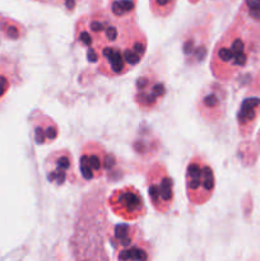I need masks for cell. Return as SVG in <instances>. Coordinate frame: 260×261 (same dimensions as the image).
<instances>
[{"instance_id":"cell-1","label":"cell","mask_w":260,"mask_h":261,"mask_svg":"<svg viewBox=\"0 0 260 261\" xmlns=\"http://www.w3.org/2000/svg\"><path fill=\"white\" fill-rule=\"evenodd\" d=\"M75 41L86 50L87 60L97 64L99 74L109 78L125 75L147 53L145 33L137 27H122L105 17H92L76 25Z\"/></svg>"},{"instance_id":"cell-2","label":"cell","mask_w":260,"mask_h":261,"mask_svg":"<svg viewBox=\"0 0 260 261\" xmlns=\"http://www.w3.org/2000/svg\"><path fill=\"white\" fill-rule=\"evenodd\" d=\"M109 240L117 261L152 260V245L135 224H115L110 231Z\"/></svg>"},{"instance_id":"cell-3","label":"cell","mask_w":260,"mask_h":261,"mask_svg":"<svg viewBox=\"0 0 260 261\" xmlns=\"http://www.w3.org/2000/svg\"><path fill=\"white\" fill-rule=\"evenodd\" d=\"M185 189L193 206L208 203L216 190V175L211 163L201 154L190 158L185 168Z\"/></svg>"},{"instance_id":"cell-4","label":"cell","mask_w":260,"mask_h":261,"mask_svg":"<svg viewBox=\"0 0 260 261\" xmlns=\"http://www.w3.org/2000/svg\"><path fill=\"white\" fill-rule=\"evenodd\" d=\"M246 63V45L239 35L226 33L214 46L211 68L216 78H228L237 68H244Z\"/></svg>"},{"instance_id":"cell-5","label":"cell","mask_w":260,"mask_h":261,"mask_svg":"<svg viewBox=\"0 0 260 261\" xmlns=\"http://www.w3.org/2000/svg\"><path fill=\"white\" fill-rule=\"evenodd\" d=\"M145 186L153 209L157 213L170 212L175 201V181L162 162H154L145 175Z\"/></svg>"},{"instance_id":"cell-6","label":"cell","mask_w":260,"mask_h":261,"mask_svg":"<svg viewBox=\"0 0 260 261\" xmlns=\"http://www.w3.org/2000/svg\"><path fill=\"white\" fill-rule=\"evenodd\" d=\"M116 166V155L107 150L101 143L89 140L82 145L81 155H79V171L83 180L94 181L105 177L112 172Z\"/></svg>"},{"instance_id":"cell-7","label":"cell","mask_w":260,"mask_h":261,"mask_svg":"<svg viewBox=\"0 0 260 261\" xmlns=\"http://www.w3.org/2000/svg\"><path fill=\"white\" fill-rule=\"evenodd\" d=\"M110 211L125 222H135L147 214L144 198L134 185L116 189L107 198Z\"/></svg>"},{"instance_id":"cell-8","label":"cell","mask_w":260,"mask_h":261,"mask_svg":"<svg viewBox=\"0 0 260 261\" xmlns=\"http://www.w3.org/2000/svg\"><path fill=\"white\" fill-rule=\"evenodd\" d=\"M134 103L143 112H150L160 109L167 94V88L162 79L153 70L140 74L135 81Z\"/></svg>"},{"instance_id":"cell-9","label":"cell","mask_w":260,"mask_h":261,"mask_svg":"<svg viewBox=\"0 0 260 261\" xmlns=\"http://www.w3.org/2000/svg\"><path fill=\"white\" fill-rule=\"evenodd\" d=\"M46 180L55 186L76 184L78 175L75 172V163L71 152L66 148L53 150L46 157L43 163Z\"/></svg>"},{"instance_id":"cell-10","label":"cell","mask_w":260,"mask_h":261,"mask_svg":"<svg viewBox=\"0 0 260 261\" xmlns=\"http://www.w3.org/2000/svg\"><path fill=\"white\" fill-rule=\"evenodd\" d=\"M227 91L218 82L205 84L196 98V111L209 124L219 121L226 111Z\"/></svg>"},{"instance_id":"cell-11","label":"cell","mask_w":260,"mask_h":261,"mask_svg":"<svg viewBox=\"0 0 260 261\" xmlns=\"http://www.w3.org/2000/svg\"><path fill=\"white\" fill-rule=\"evenodd\" d=\"M209 37H211V33L203 32V31L201 32L190 31L184 36L183 53L189 64L196 65L205 59L208 54Z\"/></svg>"},{"instance_id":"cell-12","label":"cell","mask_w":260,"mask_h":261,"mask_svg":"<svg viewBox=\"0 0 260 261\" xmlns=\"http://www.w3.org/2000/svg\"><path fill=\"white\" fill-rule=\"evenodd\" d=\"M33 139L38 145H47L58 139L60 130L55 120L43 112H37V117L32 120Z\"/></svg>"},{"instance_id":"cell-13","label":"cell","mask_w":260,"mask_h":261,"mask_svg":"<svg viewBox=\"0 0 260 261\" xmlns=\"http://www.w3.org/2000/svg\"><path fill=\"white\" fill-rule=\"evenodd\" d=\"M161 142L152 129H140L133 142V150L135 154L143 160L152 158L160 152Z\"/></svg>"},{"instance_id":"cell-14","label":"cell","mask_w":260,"mask_h":261,"mask_svg":"<svg viewBox=\"0 0 260 261\" xmlns=\"http://www.w3.org/2000/svg\"><path fill=\"white\" fill-rule=\"evenodd\" d=\"M260 106V98L257 97H249L242 101L237 112V122L240 127H245L251 124L256 119V109Z\"/></svg>"},{"instance_id":"cell-15","label":"cell","mask_w":260,"mask_h":261,"mask_svg":"<svg viewBox=\"0 0 260 261\" xmlns=\"http://www.w3.org/2000/svg\"><path fill=\"white\" fill-rule=\"evenodd\" d=\"M134 0H114L111 3V13L117 18H125L134 12Z\"/></svg>"},{"instance_id":"cell-16","label":"cell","mask_w":260,"mask_h":261,"mask_svg":"<svg viewBox=\"0 0 260 261\" xmlns=\"http://www.w3.org/2000/svg\"><path fill=\"white\" fill-rule=\"evenodd\" d=\"M246 5L249 8L250 15L254 19L260 20V0H246Z\"/></svg>"},{"instance_id":"cell-17","label":"cell","mask_w":260,"mask_h":261,"mask_svg":"<svg viewBox=\"0 0 260 261\" xmlns=\"http://www.w3.org/2000/svg\"><path fill=\"white\" fill-rule=\"evenodd\" d=\"M8 88H9V82H8L5 76L0 75V97H3L7 93Z\"/></svg>"},{"instance_id":"cell-18","label":"cell","mask_w":260,"mask_h":261,"mask_svg":"<svg viewBox=\"0 0 260 261\" xmlns=\"http://www.w3.org/2000/svg\"><path fill=\"white\" fill-rule=\"evenodd\" d=\"M154 2H155V4L158 5V7L166 8V7H168L171 3H172V0H154Z\"/></svg>"},{"instance_id":"cell-19","label":"cell","mask_w":260,"mask_h":261,"mask_svg":"<svg viewBox=\"0 0 260 261\" xmlns=\"http://www.w3.org/2000/svg\"><path fill=\"white\" fill-rule=\"evenodd\" d=\"M82 261H109L107 260V257H106V255H103V256H96V257H87V259H84V260H82Z\"/></svg>"}]
</instances>
